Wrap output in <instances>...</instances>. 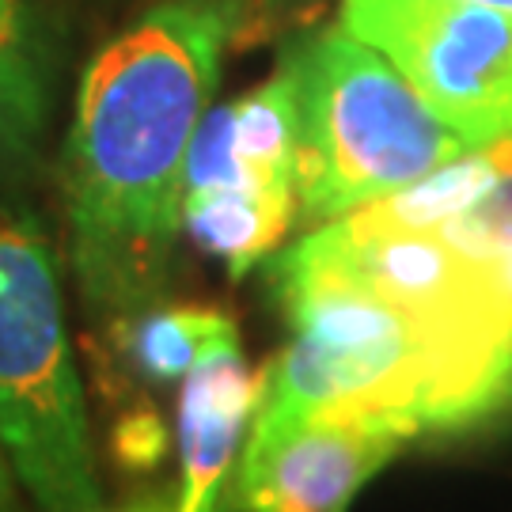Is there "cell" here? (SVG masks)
Listing matches in <instances>:
<instances>
[{"instance_id": "6da1fadb", "label": "cell", "mask_w": 512, "mask_h": 512, "mask_svg": "<svg viewBox=\"0 0 512 512\" xmlns=\"http://www.w3.org/2000/svg\"><path fill=\"white\" fill-rule=\"evenodd\" d=\"M236 31L228 0H164L95 54L76 95L65 202L92 315L152 311L183 228L190 145Z\"/></svg>"}, {"instance_id": "7a4b0ae2", "label": "cell", "mask_w": 512, "mask_h": 512, "mask_svg": "<svg viewBox=\"0 0 512 512\" xmlns=\"http://www.w3.org/2000/svg\"><path fill=\"white\" fill-rule=\"evenodd\" d=\"M270 285L293 338L262 372L251 421L338 414L421 437L512 399V330L406 308L304 243L270 262Z\"/></svg>"}, {"instance_id": "3957f363", "label": "cell", "mask_w": 512, "mask_h": 512, "mask_svg": "<svg viewBox=\"0 0 512 512\" xmlns=\"http://www.w3.org/2000/svg\"><path fill=\"white\" fill-rule=\"evenodd\" d=\"M296 198L308 220H338L418 183L471 145L376 46L330 27L293 54Z\"/></svg>"}, {"instance_id": "277c9868", "label": "cell", "mask_w": 512, "mask_h": 512, "mask_svg": "<svg viewBox=\"0 0 512 512\" xmlns=\"http://www.w3.org/2000/svg\"><path fill=\"white\" fill-rule=\"evenodd\" d=\"M0 448L38 512H95L88 410L46 232L0 205Z\"/></svg>"}, {"instance_id": "5b68a950", "label": "cell", "mask_w": 512, "mask_h": 512, "mask_svg": "<svg viewBox=\"0 0 512 512\" xmlns=\"http://www.w3.org/2000/svg\"><path fill=\"white\" fill-rule=\"evenodd\" d=\"M342 27L376 46L471 148L512 137V16L459 0H346Z\"/></svg>"}, {"instance_id": "8992f818", "label": "cell", "mask_w": 512, "mask_h": 512, "mask_svg": "<svg viewBox=\"0 0 512 512\" xmlns=\"http://www.w3.org/2000/svg\"><path fill=\"white\" fill-rule=\"evenodd\" d=\"M300 243L406 308L467 327L512 330V300L497 277L440 228H399L353 209Z\"/></svg>"}, {"instance_id": "52a82bcc", "label": "cell", "mask_w": 512, "mask_h": 512, "mask_svg": "<svg viewBox=\"0 0 512 512\" xmlns=\"http://www.w3.org/2000/svg\"><path fill=\"white\" fill-rule=\"evenodd\" d=\"M406 440L414 437L368 418H255L236 475L239 505L243 512H349L357 490Z\"/></svg>"}, {"instance_id": "ba28073f", "label": "cell", "mask_w": 512, "mask_h": 512, "mask_svg": "<svg viewBox=\"0 0 512 512\" xmlns=\"http://www.w3.org/2000/svg\"><path fill=\"white\" fill-rule=\"evenodd\" d=\"M300 209L296 186L262 183L239 164L209 110L190 145L183 186V228L209 255L224 258L232 277H243L285 239Z\"/></svg>"}, {"instance_id": "9c48e42d", "label": "cell", "mask_w": 512, "mask_h": 512, "mask_svg": "<svg viewBox=\"0 0 512 512\" xmlns=\"http://www.w3.org/2000/svg\"><path fill=\"white\" fill-rule=\"evenodd\" d=\"M251 410L255 387L239 353L236 323L220 311H205L198 353L186 368L179 399L183 478L175 512H217L220 486L232 471Z\"/></svg>"}, {"instance_id": "30bf717a", "label": "cell", "mask_w": 512, "mask_h": 512, "mask_svg": "<svg viewBox=\"0 0 512 512\" xmlns=\"http://www.w3.org/2000/svg\"><path fill=\"white\" fill-rule=\"evenodd\" d=\"M46 118V57L27 0H0V167L31 152Z\"/></svg>"}, {"instance_id": "8fae6325", "label": "cell", "mask_w": 512, "mask_h": 512, "mask_svg": "<svg viewBox=\"0 0 512 512\" xmlns=\"http://www.w3.org/2000/svg\"><path fill=\"white\" fill-rule=\"evenodd\" d=\"M205 308H171V311H141L129 319L126 349L133 365L148 372L152 380H183L198 338H202Z\"/></svg>"}, {"instance_id": "7c38bea8", "label": "cell", "mask_w": 512, "mask_h": 512, "mask_svg": "<svg viewBox=\"0 0 512 512\" xmlns=\"http://www.w3.org/2000/svg\"><path fill=\"white\" fill-rule=\"evenodd\" d=\"M118 452L129 456L133 463H156L164 456V429L156 425V418L126 421L122 433H118Z\"/></svg>"}, {"instance_id": "4fadbf2b", "label": "cell", "mask_w": 512, "mask_h": 512, "mask_svg": "<svg viewBox=\"0 0 512 512\" xmlns=\"http://www.w3.org/2000/svg\"><path fill=\"white\" fill-rule=\"evenodd\" d=\"M0 512H23L16 497V475H12V463L0 448Z\"/></svg>"}, {"instance_id": "5bb4252c", "label": "cell", "mask_w": 512, "mask_h": 512, "mask_svg": "<svg viewBox=\"0 0 512 512\" xmlns=\"http://www.w3.org/2000/svg\"><path fill=\"white\" fill-rule=\"evenodd\" d=\"M118 512H175V497H148V501H137V505H129V509H118Z\"/></svg>"}, {"instance_id": "9a60e30c", "label": "cell", "mask_w": 512, "mask_h": 512, "mask_svg": "<svg viewBox=\"0 0 512 512\" xmlns=\"http://www.w3.org/2000/svg\"><path fill=\"white\" fill-rule=\"evenodd\" d=\"M459 4H475V8H490V12L512 16V0H459Z\"/></svg>"}]
</instances>
